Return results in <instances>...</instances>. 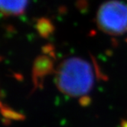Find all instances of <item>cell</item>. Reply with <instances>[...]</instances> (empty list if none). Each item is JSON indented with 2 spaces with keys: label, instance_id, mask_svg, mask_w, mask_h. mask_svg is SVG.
I'll return each mask as SVG.
<instances>
[{
  "label": "cell",
  "instance_id": "1",
  "mask_svg": "<svg viewBox=\"0 0 127 127\" xmlns=\"http://www.w3.org/2000/svg\"><path fill=\"white\" fill-rule=\"evenodd\" d=\"M94 74L91 65L80 58L63 62L57 74V84L64 94L80 97L89 93L94 85Z\"/></svg>",
  "mask_w": 127,
  "mask_h": 127
},
{
  "label": "cell",
  "instance_id": "2",
  "mask_svg": "<svg viewBox=\"0 0 127 127\" xmlns=\"http://www.w3.org/2000/svg\"><path fill=\"white\" fill-rule=\"evenodd\" d=\"M99 25L107 33L120 34L127 31V5L118 0L103 4L97 15Z\"/></svg>",
  "mask_w": 127,
  "mask_h": 127
},
{
  "label": "cell",
  "instance_id": "3",
  "mask_svg": "<svg viewBox=\"0 0 127 127\" xmlns=\"http://www.w3.org/2000/svg\"><path fill=\"white\" fill-rule=\"evenodd\" d=\"M28 0H1V9L7 15H19L25 11Z\"/></svg>",
  "mask_w": 127,
  "mask_h": 127
}]
</instances>
